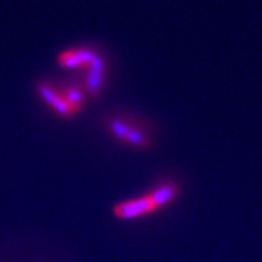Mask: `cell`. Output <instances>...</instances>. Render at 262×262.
Here are the masks:
<instances>
[{"instance_id":"1","label":"cell","mask_w":262,"mask_h":262,"mask_svg":"<svg viewBox=\"0 0 262 262\" xmlns=\"http://www.w3.org/2000/svg\"><path fill=\"white\" fill-rule=\"evenodd\" d=\"M57 64L63 70L76 73V81L83 86L90 99L103 91L106 81L105 61L93 48L76 47L64 50L57 56Z\"/></svg>"},{"instance_id":"2","label":"cell","mask_w":262,"mask_h":262,"mask_svg":"<svg viewBox=\"0 0 262 262\" xmlns=\"http://www.w3.org/2000/svg\"><path fill=\"white\" fill-rule=\"evenodd\" d=\"M180 197V185L165 180L133 199L124 200L113 208V216L121 221H135L153 216L169 208Z\"/></svg>"},{"instance_id":"3","label":"cell","mask_w":262,"mask_h":262,"mask_svg":"<svg viewBox=\"0 0 262 262\" xmlns=\"http://www.w3.org/2000/svg\"><path fill=\"white\" fill-rule=\"evenodd\" d=\"M40 101L60 119L71 120L83 112L90 99L76 80H41L36 86Z\"/></svg>"},{"instance_id":"4","label":"cell","mask_w":262,"mask_h":262,"mask_svg":"<svg viewBox=\"0 0 262 262\" xmlns=\"http://www.w3.org/2000/svg\"><path fill=\"white\" fill-rule=\"evenodd\" d=\"M108 132L116 141L135 149H145L152 144V137L146 125L135 117H112L108 121Z\"/></svg>"}]
</instances>
